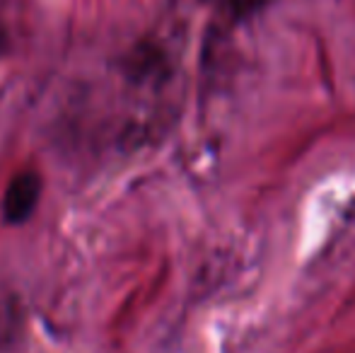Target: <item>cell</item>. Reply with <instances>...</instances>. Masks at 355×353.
<instances>
[{"label": "cell", "mask_w": 355, "mask_h": 353, "mask_svg": "<svg viewBox=\"0 0 355 353\" xmlns=\"http://www.w3.org/2000/svg\"><path fill=\"white\" fill-rule=\"evenodd\" d=\"M42 196V177L37 170H22L8 182L3 193V218L8 223H24L34 213Z\"/></svg>", "instance_id": "obj_1"}]
</instances>
